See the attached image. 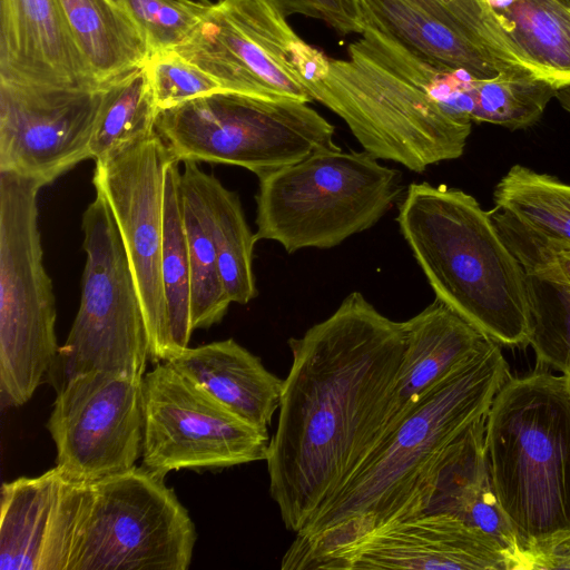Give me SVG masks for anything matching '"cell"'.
Wrapping results in <instances>:
<instances>
[{
	"instance_id": "obj_1",
	"label": "cell",
	"mask_w": 570,
	"mask_h": 570,
	"mask_svg": "<svg viewBox=\"0 0 570 570\" xmlns=\"http://www.w3.org/2000/svg\"><path fill=\"white\" fill-rule=\"evenodd\" d=\"M288 345L293 360L266 462L269 494L286 529L298 533L383 438L405 328L352 292Z\"/></svg>"
},
{
	"instance_id": "obj_2",
	"label": "cell",
	"mask_w": 570,
	"mask_h": 570,
	"mask_svg": "<svg viewBox=\"0 0 570 570\" xmlns=\"http://www.w3.org/2000/svg\"><path fill=\"white\" fill-rule=\"evenodd\" d=\"M347 51V59L328 58L306 88L365 151L415 173L463 155L474 77L423 58L367 18Z\"/></svg>"
},
{
	"instance_id": "obj_3",
	"label": "cell",
	"mask_w": 570,
	"mask_h": 570,
	"mask_svg": "<svg viewBox=\"0 0 570 570\" xmlns=\"http://www.w3.org/2000/svg\"><path fill=\"white\" fill-rule=\"evenodd\" d=\"M500 344L489 340L434 386L376 445L345 485L296 533L286 560L313 557L397 520L438 455L487 416L510 377Z\"/></svg>"
},
{
	"instance_id": "obj_4",
	"label": "cell",
	"mask_w": 570,
	"mask_h": 570,
	"mask_svg": "<svg viewBox=\"0 0 570 570\" xmlns=\"http://www.w3.org/2000/svg\"><path fill=\"white\" fill-rule=\"evenodd\" d=\"M397 224L435 298L500 345L530 334L527 273L476 199L458 188L412 183Z\"/></svg>"
},
{
	"instance_id": "obj_5",
	"label": "cell",
	"mask_w": 570,
	"mask_h": 570,
	"mask_svg": "<svg viewBox=\"0 0 570 570\" xmlns=\"http://www.w3.org/2000/svg\"><path fill=\"white\" fill-rule=\"evenodd\" d=\"M484 448L494 493L521 549L570 532L568 375L537 364L510 376L485 416Z\"/></svg>"
},
{
	"instance_id": "obj_6",
	"label": "cell",
	"mask_w": 570,
	"mask_h": 570,
	"mask_svg": "<svg viewBox=\"0 0 570 570\" xmlns=\"http://www.w3.org/2000/svg\"><path fill=\"white\" fill-rule=\"evenodd\" d=\"M400 174L364 149H325L261 176L256 239L289 254L335 247L390 210L403 188Z\"/></svg>"
},
{
	"instance_id": "obj_7",
	"label": "cell",
	"mask_w": 570,
	"mask_h": 570,
	"mask_svg": "<svg viewBox=\"0 0 570 570\" xmlns=\"http://www.w3.org/2000/svg\"><path fill=\"white\" fill-rule=\"evenodd\" d=\"M42 184L0 171V402L27 403L57 362L56 303L38 224Z\"/></svg>"
},
{
	"instance_id": "obj_8",
	"label": "cell",
	"mask_w": 570,
	"mask_h": 570,
	"mask_svg": "<svg viewBox=\"0 0 570 570\" xmlns=\"http://www.w3.org/2000/svg\"><path fill=\"white\" fill-rule=\"evenodd\" d=\"M156 130L178 161L246 168L257 177L325 149L335 128L308 102L218 91L159 111Z\"/></svg>"
},
{
	"instance_id": "obj_9",
	"label": "cell",
	"mask_w": 570,
	"mask_h": 570,
	"mask_svg": "<svg viewBox=\"0 0 570 570\" xmlns=\"http://www.w3.org/2000/svg\"><path fill=\"white\" fill-rule=\"evenodd\" d=\"M81 227V297L53 367L59 386L90 371L144 377L150 360L145 315L117 223L101 194L85 210Z\"/></svg>"
},
{
	"instance_id": "obj_10",
	"label": "cell",
	"mask_w": 570,
	"mask_h": 570,
	"mask_svg": "<svg viewBox=\"0 0 570 570\" xmlns=\"http://www.w3.org/2000/svg\"><path fill=\"white\" fill-rule=\"evenodd\" d=\"M224 91L313 101L305 81L325 53L303 41L268 0L210 3L189 38L174 49Z\"/></svg>"
},
{
	"instance_id": "obj_11",
	"label": "cell",
	"mask_w": 570,
	"mask_h": 570,
	"mask_svg": "<svg viewBox=\"0 0 570 570\" xmlns=\"http://www.w3.org/2000/svg\"><path fill=\"white\" fill-rule=\"evenodd\" d=\"M196 540L164 478L135 465L91 483L71 570H187Z\"/></svg>"
},
{
	"instance_id": "obj_12",
	"label": "cell",
	"mask_w": 570,
	"mask_h": 570,
	"mask_svg": "<svg viewBox=\"0 0 570 570\" xmlns=\"http://www.w3.org/2000/svg\"><path fill=\"white\" fill-rule=\"evenodd\" d=\"M142 466L165 478L180 469L266 461L271 439L170 363L142 379Z\"/></svg>"
},
{
	"instance_id": "obj_13",
	"label": "cell",
	"mask_w": 570,
	"mask_h": 570,
	"mask_svg": "<svg viewBox=\"0 0 570 570\" xmlns=\"http://www.w3.org/2000/svg\"><path fill=\"white\" fill-rule=\"evenodd\" d=\"M175 159L156 132L96 160L92 176L117 223L145 315L149 357L156 363L174 356L161 253L165 176Z\"/></svg>"
},
{
	"instance_id": "obj_14",
	"label": "cell",
	"mask_w": 570,
	"mask_h": 570,
	"mask_svg": "<svg viewBox=\"0 0 570 570\" xmlns=\"http://www.w3.org/2000/svg\"><path fill=\"white\" fill-rule=\"evenodd\" d=\"M142 379L90 371L58 387L47 422L56 466L85 483L135 466L144 442Z\"/></svg>"
},
{
	"instance_id": "obj_15",
	"label": "cell",
	"mask_w": 570,
	"mask_h": 570,
	"mask_svg": "<svg viewBox=\"0 0 570 570\" xmlns=\"http://www.w3.org/2000/svg\"><path fill=\"white\" fill-rule=\"evenodd\" d=\"M102 100L98 87L0 80V171L42 186L91 158L90 141Z\"/></svg>"
},
{
	"instance_id": "obj_16",
	"label": "cell",
	"mask_w": 570,
	"mask_h": 570,
	"mask_svg": "<svg viewBox=\"0 0 570 570\" xmlns=\"http://www.w3.org/2000/svg\"><path fill=\"white\" fill-rule=\"evenodd\" d=\"M303 569L514 570L492 535L445 513L376 527L309 559Z\"/></svg>"
},
{
	"instance_id": "obj_17",
	"label": "cell",
	"mask_w": 570,
	"mask_h": 570,
	"mask_svg": "<svg viewBox=\"0 0 570 570\" xmlns=\"http://www.w3.org/2000/svg\"><path fill=\"white\" fill-rule=\"evenodd\" d=\"M91 483L58 466L1 487L0 570H71Z\"/></svg>"
},
{
	"instance_id": "obj_18",
	"label": "cell",
	"mask_w": 570,
	"mask_h": 570,
	"mask_svg": "<svg viewBox=\"0 0 570 570\" xmlns=\"http://www.w3.org/2000/svg\"><path fill=\"white\" fill-rule=\"evenodd\" d=\"M484 432L485 416L438 455L399 520L421 513L454 515L495 538L515 570L521 548L492 487Z\"/></svg>"
},
{
	"instance_id": "obj_19",
	"label": "cell",
	"mask_w": 570,
	"mask_h": 570,
	"mask_svg": "<svg viewBox=\"0 0 570 570\" xmlns=\"http://www.w3.org/2000/svg\"><path fill=\"white\" fill-rule=\"evenodd\" d=\"M0 80L98 87L57 0H0Z\"/></svg>"
},
{
	"instance_id": "obj_20",
	"label": "cell",
	"mask_w": 570,
	"mask_h": 570,
	"mask_svg": "<svg viewBox=\"0 0 570 570\" xmlns=\"http://www.w3.org/2000/svg\"><path fill=\"white\" fill-rule=\"evenodd\" d=\"M403 323L405 348L383 438L490 338L436 298Z\"/></svg>"
},
{
	"instance_id": "obj_21",
	"label": "cell",
	"mask_w": 570,
	"mask_h": 570,
	"mask_svg": "<svg viewBox=\"0 0 570 570\" xmlns=\"http://www.w3.org/2000/svg\"><path fill=\"white\" fill-rule=\"evenodd\" d=\"M166 362L258 429L267 430L279 407L284 380L233 338L188 346Z\"/></svg>"
},
{
	"instance_id": "obj_22",
	"label": "cell",
	"mask_w": 570,
	"mask_h": 570,
	"mask_svg": "<svg viewBox=\"0 0 570 570\" xmlns=\"http://www.w3.org/2000/svg\"><path fill=\"white\" fill-rule=\"evenodd\" d=\"M181 186L196 200L214 243L220 275L232 303L247 304L257 296L253 252L257 242L250 230L239 197L196 161H184Z\"/></svg>"
},
{
	"instance_id": "obj_23",
	"label": "cell",
	"mask_w": 570,
	"mask_h": 570,
	"mask_svg": "<svg viewBox=\"0 0 570 570\" xmlns=\"http://www.w3.org/2000/svg\"><path fill=\"white\" fill-rule=\"evenodd\" d=\"M360 1L373 24L432 62L465 71L476 79L517 69L406 0Z\"/></svg>"
},
{
	"instance_id": "obj_24",
	"label": "cell",
	"mask_w": 570,
	"mask_h": 570,
	"mask_svg": "<svg viewBox=\"0 0 570 570\" xmlns=\"http://www.w3.org/2000/svg\"><path fill=\"white\" fill-rule=\"evenodd\" d=\"M57 2L77 49L99 85L147 61V43L117 0Z\"/></svg>"
},
{
	"instance_id": "obj_25",
	"label": "cell",
	"mask_w": 570,
	"mask_h": 570,
	"mask_svg": "<svg viewBox=\"0 0 570 570\" xmlns=\"http://www.w3.org/2000/svg\"><path fill=\"white\" fill-rule=\"evenodd\" d=\"M504 35L557 89L570 83V6L563 0H483Z\"/></svg>"
},
{
	"instance_id": "obj_26",
	"label": "cell",
	"mask_w": 570,
	"mask_h": 570,
	"mask_svg": "<svg viewBox=\"0 0 570 570\" xmlns=\"http://www.w3.org/2000/svg\"><path fill=\"white\" fill-rule=\"evenodd\" d=\"M101 88L102 100L90 141L95 161L157 132L158 110L145 63L101 83Z\"/></svg>"
},
{
	"instance_id": "obj_27",
	"label": "cell",
	"mask_w": 570,
	"mask_h": 570,
	"mask_svg": "<svg viewBox=\"0 0 570 570\" xmlns=\"http://www.w3.org/2000/svg\"><path fill=\"white\" fill-rule=\"evenodd\" d=\"M180 175L179 161L175 159L167 167L165 176L161 253V277L173 357L188 347L194 331L190 313V265L184 224Z\"/></svg>"
},
{
	"instance_id": "obj_28",
	"label": "cell",
	"mask_w": 570,
	"mask_h": 570,
	"mask_svg": "<svg viewBox=\"0 0 570 570\" xmlns=\"http://www.w3.org/2000/svg\"><path fill=\"white\" fill-rule=\"evenodd\" d=\"M495 207L523 224L570 242V185L522 165L512 166L497 184Z\"/></svg>"
},
{
	"instance_id": "obj_29",
	"label": "cell",
	"mask_w": 570,
	"mask_h": 570,
	"mask_svg": "<svg viewBox=\"0 0 570 570\" xmlns=\"http://www.w3.org/2000/svg\"><path fill=\"white\" fill-rule=\"evenodd\" d=\"M556 92L552 82L521 69L507 70L490 79H474L471 120L512 130L528 128L540 119Z\"/></svg>"
},
{
	"instance_id": "obj_30",
	"label": "cell",
	"mask_w": 570,
	"mask_h": 570,
	"mask_svg": "<svg viewBox=\"0 0 570 570\" xmlns=\"http://www.w3.org/2000/svg\"><path fill=\"white\" fill-rule=\"evenodd\" d=\"M181 193L190 265L191 326L193 330L209 328L223 320L232 301L220 275L214 243L196 200L183 186Z\"/></svg>"
},
{
	"instance_id": "obj_31",
	"label": "cell",
	"mask_w": 570,
	"mask_h": 570,
	"mask_svg": "<svg viewBox=\"0 0 570 570\" xmlns=\"http://www.w3.org/2000/svg\"><path fill=\"white\" fill-rule=\"evenodd\" d=\"M531 345L537 364L570 374V288L527 274Z\"/></svg>"
},
{
	"instance_id": "obj_32",
	"label": "cell",
	"mask_w": 570,
	"mask_h": 570,
	"mask_svg": "<svg viewBox=\"0 0 570 570\" xmlns=\"http://www.w3.org/2000/svg\"><path fill=\"white\" fill-rule=\"evenodd\" d=\"M456 30L510 67L535 72L504 35L483 0H406Z\"/></svg>"
},
{
	"instance_id": "obj_33",
	"label": "cell",
	"mask_w": 570,
	"mask_h": 570,
	"mask_svg": "<svg viewBox=\"0 0 570 570\" xmlns=\"http://www.w3.org/2000/svg\"><path fill=\"white\" fill-rule=\"evenodd\" d=\"M490 216L527 274L570 288V242L543 234L498 207Z\"/></svg>"
},
{
	"instance_id": "obj_34",
	"label": "cell",
	"mask_w": 570,
	"mask_h": 570,
	"mask_svg": "<svg viewBox=\"0 0 570 570\" xmlns=\"http://www.w3.org/2000/svg\"><path fill=\"white\" fill-rule=\"evenodd\" d=\"M144 37L149 55L174 50L195 30L207 0H117Z\"/></svg>"
},
{
	"instance_id": "obj_35",
	"label": "cell",
	"mask_w": 570,
	"mask_h": 570,
	"mask_svg": "<svg viewBox=\"0 0 570 570\" xmlns=\"http://www.w3.org/2000/svg\"><path fill=\"white\" fill-rule=\"evenodd\" d=\"M145 65L158 114L195 98L224 91L214 78L175 50L150 53Z\"/></svg>"
},
{
	"instance_id": "obj_36",
	"label": "cell",
	"mask_w": 570,
	"mask_h": 570,
	"mask_svg": "<svg viewBox=\"0 0 570 570\" xmlns=\"http://www.w3.org/2000/svg\"><path fill=\"white\" fill-rule=\"evenodd\" d=\"M286 18L299 13L327 23L342 36L361 35L365 13L360 0H268Z\"/></svg>"
},
{
	"instance_id": "obj_37",
	"label": "cell",
	"mask_w": 570,
	"mask_h": 570,
	"mask_svg": "<svg viewBox=\"0 0 570 570\" xmlns=\"http://www.w3.org/2000/svg\"><path fill=\"white\" fill-rule=\"evenodd\" d=\"M570 569V532L521 549L517 570Z\"/></svg>"
},
{
	"instance_id": "obj_38",
	"label": "cell",
	"mask_w": 570,
	"mask_h": 570,
	"mask_svg": "<svg viewBox=\"0 0 570 570\" xmlns=\"http://www.w3.org/2000/svg\"><path fill=\"white\" fill-rule=\"evenodd\" d=\"M554 98H557L563 109L570 112V83L559 87Z\"/></svg>"
},
{
	"instance_id": "obj_39",
	"label": "cell",
	"mask_w": 570,
	"mask_h": 570,
	"mask_svg": "<svg viewBox=\"0 0 570 570\" xmlns=\"http://www.w3.org/2000/svg\"><path fill=\"white\" fill-rule=\"evenodd\" d=\"M568 6H570V0H563Z\"/></svg>"
},
{
	"instance_id": "obj_40",
	"label": "cell",
	"mask_w": 570,
	"mask_h": 570,
	"mask_svg": "<svg viewBox=\"0 0 570 570\" xmlns=\"http://www.w3.org/2000/svg\"><path fill=\"white\" fill-rule=\"evenodd\" d=\"M568 376H569V381H570V374Z\"/></svg>"
}]
</instances>
